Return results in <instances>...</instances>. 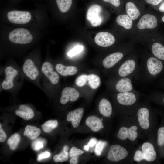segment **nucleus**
I'll list each match as a JSON object with an SVG mask.
<instances>
[{
  "label": "nucleus",
  "mask_w": 164,
  "mask_h": 164,
  "mask_svg": "<svg viewBox=\"0 0 164 164\" xmlns=\"http://www.w3.org/2000/svg\"><path fill=\"white\" fill-rule=\"evenodd\" d=\"M164 73V62L154 56L143 59L135 77L137 80L148 83L160 77Z\"/></svg>",
  "instance_id": "f257e3e1"
},
{
  "label": "nucleus",
  "mask_w": 164,
  "mask_h": 164,
  "mask_svg": "<svg viewBox=\"0 0 164 164\" xmlns=\"http://www.w3.org/2000/svg\"><path fill=\"white\" fill-rule=\"evenodd\" d=\"M139 65L137 60L133 57L123 60L118 67V77H135L138 72Z\"/></svg>",
  "instance_id": "f03ea898"
},
{
  "label": "nucleus",
  "mask_w": 164,
  "mask_h": 164,
  "mask_svg": "<svg viewBox=\"0 0 164 164\" xmlns=\"http://www.w3.org/2000/svg\"><path fill=\"white\" fill-rule=\"evenodd\" d=\"M9 40L15 44H24L32 40L33 36L29 31L23 28H18L12 31L8 36Z\"/></svg>",
  "instance_id": "7ed1b4c3"
},
{
  "label": "nucleus",
  "mask_w": 164,
  "mask_h": 164,
  "mask_svg": "<svg viewBox=\"0 0 164 164\" xmlns=\"http://www.w3.org/2000/svg\"><path fill=\"white\" fill-rule=\"evenodd\" d=\"M102 11V6L97 4H93L89 6L86 14V19L94 27L99 26L102 18L100 13Z\"/></svg>",
  "instance_id": "20e7f679"
},
{
  "label": "nucleus",
  "mask_w": 164,
  "mask_h": 164,
  "mask_svg": "<svg viewBox=\"0 0 164 164\" xmlns=\"http://www.w3.org/2000/svg\"><path fill=\"white\" fill-rule=\"evenodd\" d=\"M9 20L12 23L23 24L28 23L31 20V15L28 11L12 10L7 15Z\"/></svg>",
  "instance_id": "39448f33"
},
{
  "label": "nucleus",
  "mask_w": 164,
  "mask_h": 164,
  "mask_svg": "<svg viewBox=\"0 0 164 164\" xmlns=\"http://www.w3.org/2000/svg\"><path fill=\"white\" fill-rule=\"evenodd\" d=\"M138 92L135 90L134 91L125 92L118 93L116 95V99L120 105L130 107L136 103Z\"/></svg>",
  "instance_id": "423d86ee"
},
{
  "label": "nucleus",
  "mask_w": 164,
  "mask_h": 164,
  "mask_svg": "<svg viewBox=\"0 0 164 164\" xmlns=\"http://www.w3.org/2000/svg\"><path fill=\"white\" fill-rule=\"evenodd\" d=\"M128 155V152L125 148L117 144L111 146L107 158L110 161L116 162L125 158Z\"/></svg>",
  "instance_id": "0eeeda50"
},
{
  "label": "nucleus",
  "mask_w": 164,
  "mask_h": 164,
  "mask_svg": "<svg viewBox=\"0 0 164 164\" xmlns=\"http://www.w3.org/2000/svg\"><path fill=\"white\" fill-rule=\"evenodd\" d=\"M5 72V78L2 84V87L4 90H9L13 87L14 80L18 72L17 70L11 66L6 67Z\"/></svg>",
  "instance_id": "6e6552de"
},
{
  "label": "nucleus",
  "mask_w": 164,
  "mask_h": 164,
  "mask_svg": "<svg viewBox=\"0 0 164 164\" xmlns=\"http://www.w3.org/2000/svg\"><path fill=\"white\" fill-rule=\"evenodd\" d=\"M94 41L98 45L102 47H108L115 42V39L111 33L104 32H98L96 35Z\"/></svg>",
  "instance_id": "1a4fd4ad"
},
{
  "label": "nucleus",
  "mask_w": 164,
  "mask_h": 164,
  "mask_svg": "<svg viewBox=\"0 0 164 164\" xmlns=\"http://www.w3.org/2000/svg\"><path fill=\"white\" fill-rule=\"evenodd\" d=\"M41 71L44 75L53 84H57L59 80V76L53 70V67L51 63L46 61L41 66Z\"/></svg>",
  "instance_id": "9d476101"
},
{
  "label": "nucleus",
  "mask_w": 164,
  "mask_h": 164,
  "mask_svg": "<svg viewBox=\"0 0 164 164\" xmlns=\"http://www.w3.org/2000/svg\"><path fill=\"white\" fill-rule=\"evenodd\" d=\"M157 24V20L155 16L151 14H146L140 19L137 26L138 28L140 29H152L155 28Z\"/></svg>",
  "instance_id": "9b49d317"
},
{
  "label": "nucleus",
  "mask_w": 164,
  "mask_h": 164,
  "mask_svg": "<svg viewBox=\"0 0 164 164\" xmlns=\"http://www.w3.org/2000/svg\"><path fill=\"white\" fill-rule=\"evenodd\" d=\"M22 70L25 75L31 80H35L38 76V70L30 59H28L25 61L22 66Z\"/></svg>",
  "instance_id": "f8f14e48"
},
{
  "label": "nucleus",
  "mask_w": 164,
  "mask_h": 164,
  "mask_svg": "<svg viewBox=\"0 0 164 164\" xmlns=\"http://www.w3.org/2000/svg\"><path fill=\"white\" fill-rule=\"evenodd\" d=\"M132 77L120 78L116 82L114 88L118 93L128 92L135 90L132 83Z\"/></svg>",
  "instance_id": "ddd939ff"
},
{
  "label": "nucleus",
  "mask_w": 164,
  "mask_h": 164,
  "mask_svg": "<svg viewBox=\"0 0 164 164\" xmlns=\"http://www.w3.org/2000/svg\"><path fill=\"white\" fill-rule=\"evenodd\" d=\"M79 96V92L75 89L69 87H65L62 92L60 102L65 104L69 101H74L78 98Z\"/></svg>",
  "instance_id": "4468645a"
},
{
  "label": "nucleus",
  "mask_w": 164,
  "mask_h": 164,
  "mask_svg": "<svg viewBox=\"0 0 164 164\" xmlns=\"http://www.w3.org/2000/svg\"><path fill=\"white\" fill-rule=\"evenodd\" d=\"M124 54L121 52H117L110 54L103 61V65L106 69L113 67L124 57Z\"/></svg>",
  "instance_id": "2eb2a0df"
},
{
  "label": "nucleus",
  "mask_w": 164,
  "mask_h": 164,
  "mask_svg": "<svg viewBox=\"0 0 164 164\" xmlns=\"http://www.w3.org/2000/svg\"><path fill=\"white\" fill-rule=\"evenodd\" d=\"M149 109L145 107L140 108L138 111L137 115L139 124L144 129H147L149 127Z\"/></svg>",
  "instance_id": "dca6fc26"
},
{
  "label": "nucleus",
  "mask_w": 164,
  "mask_h": 164,
  "mask_svg": "<svg viewBox=\"0 0 164 164\" xmlns=\"http://www.w3.org/2000/svg\"><path fill=\"white\" fill-rule=\"evenodd\" d=\"M82 108H79L69 112L67 114L66 119L68 121H71L74 128L77 127L80 123L83 113Z\"/></svg>",
  "instance_id": "f3484780"
},
{
  "label": "nucleus",
  "mask_w": 164,
  "mask_h": 164,
  "mask_svg": "<svg viewBox=\"0 0 164 164\" xmlns=\"http://www.w3.org/2000/svg\"><path fill=\"white\" fill-rule=\"evenodd\" d=\"M142 150L145 160L152 162L156 159L157 154L153 146L151 143L148 142L144 143L142 146Z\"/></svg>",
  "instance_id": "a211bd4d"
},
{
  "label": "nucleus",
  "mask_w": 164,
  "mask_h": 164,
  "mask_svg": "<svg viewBox=\"0 0 164 164\" xmlns=\"http://www.w3.org/2000/svg\"><path fill=\"white\" fill-rule=\"evenodd\" d=\"M17 115L26 120L32 119L34 117V113L32 109L29 106L24 105H20L18 109L15 111Z\"/></svg>",
  "instance_id": "6ab92c4d"
},
{
  "label": "nucleus",
  "mask_w": 164,
  "mask_h": 164,
  "mask_svg": "<svg viewBox=\"0 0 164 164\" xmlns=\"http://www.w3.org/2000/svg\"><path fill=\"white\" fill-rule=\"evenodd\" d=\"M125 6L127 15L132 20H135L138 18L140 15V11L133 2L131 1L127 2Z\"/></svg>",
  "instance_id": "aec40b11"
},
{
  "label": "nucleus",
  "mask_w": 164,
  "mask_h": 164,
  "mask_svg": "<svg viewBox=\"0 0 164 164\" xmlns=\"http://www.w3.org/2000/svg\"><path fill=\"white\" fill-rule=\"evenodd\" d=\"M86 125L93 132H97L100 130L103 126L101 120L94 116L88 117L85 121Z\"/></svg>",
  "instance_id": "412c9836"
},
{
  "label": "nucleus",
  "mask_w": 164,
  "mask_h": 164,
  "mask_svg": "<svg viewBox=\"0 0 164 164\" xmlns=\"http://www.w3.org/2000/svg\"><path fill=\"white\" fill-rule=\"evenodd\" d=\"M57 72L61 75L66 76L73 75L77 72V68L74 66H65L61 64H58L55 66Z\"/></svg>",
  "instance_id": "4be33fe9"
},
{
  "label": "nucleus",
  "mask_w": 164,
  "mask_h": 164,
  "mask_svg": "<svg viewBox=\"0 0 164 164\" xmlns=\"http://www.w3.org/2000/svg\"><path fill=\"white\" fill-rule=\"evenodd\" d=\"M99 112L103 116L109 117L112 112V107L110 102L106 98H103L100 101L98 107Z\"/></svg>",
  "instance_id": "5701e85b"
},
{
  "label": "nucleus",
  "mask_w": 164,
  "mask_h": 164,
  "mask_svg": "<svg viewBox=\"0 0 164 164\" xmlns=\"http://www.w3.org/2000/svg\"><path fill=\"white\" fill-rule=\"evenodd\" d=\"M40 129L34 126L27 125L25 129L23 135L31 140H34L40 134Z\"/></svg>",
  "instance_id": "b1692460"
},
{
  "label": "nucleus",
  "mask_w": 164,
  "mask_h": 164,
  "mask_svg": "<svg viewBox=\"0 0 164 164\" xmlns=\"http://www.w3.org/2000/svg\"><path fill=\"white\" fill-rule=\"evenodd\" d=\"M116 21L118 24L127 29H130L132 26V20L126 14L118 16L116 18Z\"/></svg>",
  "instance_id": "393cba45"
},
{
  "label": "nucleus",
  "mask_w": 164,
  "mask_h": 164,
  "mask_svg": "<svg viewBox=\"0 0 164 164\" xmlns=\"http://www.w3.org/2000/svg\"><path fill=\"white\" fill-rule=\"evenodd\" d=\"M59 10L62 13L67 12L71 7L73 0H55Z\"/></svg>",
  "instance_id": "a878e982"
},
{
  "label": "nucleus",
  "mask_w": 164,
  "mask_h": 164,
  "mask_svg": "<svg viewBox=\"0 0 164 164\" xmlns=\"http://www.w3.org/2000/svg\"><path fill=\"white\" fill-rule=\"evenodd\" d=\"M20 136L18 133H15L11 136L7 141V144L10 149L12 151L15 150L20 141Z\"/></svg>",
  "instance_id": "bb28decb"
},
{
  "label": "nucleus",
  "mask_w": 164,
  "mask_h": 164,
  "mask_svg": "<svg viewBox=\"0 0 164 164\" xmlns=\"http://www.w3.org/2000/svg\"><path fill=\"white\" fill-rule=\"evenodd\" d=\"M58 122L57 120H50L42 124L41 127L44 132L46 133L51 132L58 126Z\"/></svg>",
  "instance_id": "cd10ccee"
},
{
  "label": "nucleus",
  "mask_w": 164,
  "mask_h": 164,
  "mask_svg": "<svg viewBox=\"0 0 164 164\" xmlns=\"http://www.w3.org/2000/svg\"><path fill=\"white\" fill-rule=\"evenodd\" d=\"M88 81L90 87L92 89L97 88L101 84V80L97 76L93 74L88 75Z\"/></svg>",
  "instance_id": "c85d7f7f"
},
{
  "label": "nucleus",
  "mask_w": 164,
  "mask_h": 164,
  "mask_svg": "<svg viewBox=\"0 0 164 164\" xmlns=\"http://www.w3.org/2000/svg\"><path fill=\"white\" fill-rule=\"evenodd\" d=\"M69 154L67 151L63 149V151L59 154L55 155L53 160L56 162H63L67 161L68 159Z\"/></svg>",
  "instance_id": "c756f323"
},
{
  "label": "nucleus",
  "mask_w": 164,
  "mask_h": 164,
  "mask_svg": "<svg viewBox=\"0 0 164 164\" xmlns=\"http://www.w3.org/2000/svg\"><path fill=\"white\" fill-rule=\"evenodd\" d=\"M138 129L136 126H132L128 128V139L132 141H135L138 136V133L136 130Z\"/></svg>",
  "instance_id": "7c9ffc66"
},
{
  "label": "nucleus",
  "mask_w": 164,
  "mask_h": 164,
  "mask_svg": "<svg viewBox=\"0 0 164 164\" xmlns=\"http://www.w3.org/2000/svg\"><path fill=\"white\" fill-rule=\"evenodd\" d=\"M107 143L102 141H98L96 143L94 149V152L97 156H100L104 148L106 146Z\"/></svg>",
  "instance_id": "2f4dec72"
},
{
  "label": "nucleus",
  "mask_w": 164,
  "mask_h": 164,
  "mask_svg": "<svg viewBox=\"0 0 164 164\" xmlns=\"http://www.w3.org/2000/svg\"><path fill=\"white\" fill-rule=\"evenodd\" d=\"M128 128L122 127L119 129L117 134L118 138L120 140H125L128 138Z\"/></svg>",
  "instance_id": "473e14b6"
},
{
  "label": "nucleus",
  "mask_w": 164,
  "mask_h": 164,
  "mask_svg": "<svg viewBox=\"0 0 164 164\" xmlns=\"http://www.w3.org/2000/svg\"><path fill=\"white\" fill-rule=\"evenodd\" d=\"M45 142L44 140L38 139L32 143V146L34 150L38 151L43 147Z\"/></svg>",
  "instance_id": "72a5a7b5"
},
{
  "label": "nucleus",
  "mask_w": 164,
  "mask_h": 164,
  "mask_svg": "<svg viewBox=\"0 0 164 164\" xmlns=\"http://www.w3.org/2000/svg\"><path fill=\"white\" fill-rule=\"evenodd\" d=\"M87 81H88V75H82L77 78L75 83L77 86L82 87L86 85Z\"/></svg>",
  "instance_id": "f704fd0d"
},
{
  "label": "nucleus",
  "mask_w": 164,
  "mask_h": 164,
  "mask_svg": "<svg viewBox=\"0 0 164 164\" xmlns=\"http://www.w3.org/2000/svg\"><path fill=\"white\" fill-rule=\"evenodd\" d=\"M157 143L159 146L164 145V127H160L158 129Z\"/></svg>",
  "instance_id": "c9c22d12"
},
{
  "label": "nucleus",
  "mask_w": 164,
  "mask_h": 164,
  "mask_svg": "<svg viewBox=\"0 0 164 164\" xmlns=\"http://www.w3.org/2000/svg\"><path fill=\"white\" fill-rule=\"evenodd\" d=\"M83 49V46L77 45L67 53V55L69 57L73 56L82 51Z\"/></svg>",
  "instance_id": "e433bc0d"
},
{
  "label": "nucleus",
  "mask_w": 164,
  "mask_h": 164,
  "mask_svg": "<svg viewBox=\"0 0 164 164\" xmlns=\"http://www.w3.org/2000/svg\"><path fill=\"white\" fill-rule=\"evenodd\" d=\"M84 153L83 150L75 147H73L71 149L69 152L70 156L71 157H77Z\"/></svg>",
  "instance_id": "4c0bfd02"
},
{
  "label": "nucleus",
  "mask_w": 164,
  "mask_h": 164,
  "mask_svg": "<svg viewBox=\"0 0 164 164\" xmlns=\"http://www.w3.org/2000/svg\"><path fill=\"white\" fill-rule=\"evenodd\" d=\"M134 161L139 162L144 159V156L142 151L139 150H137L134 156Z\"/></svg>",
  "instance_id": "58836bf2"
},
{
  "label": "nucleus",
  "mask_w": 164,
  "mask_h": 164,
  "mask_svg": "<svg viewBox=\"0 0 164 164\" xmlns=\"http://www.w3.org/2000/svg\"><path fill=\"white\" fill-rule=\"evenodd\" d=\"M50 153L48 151H45L39 154L38 156L37 160L39 162L44 159L48 158L50 157Z\"/></svg>",
  "instance_id": "ea45409f"
},
{
  "label": "nucleus",
  "mask_w": 164,
  "mask_h": 164,
  "mask_svg": "<svg viewBox=\"0 0 164 164\" xmlns=\"http://www.w3.org/2000/svg\"><path fill=\"white\" fill-rule=\"evenodd\" d=\"M102 1L104 2L110 4L116 8L119 7L121 4V0H102Z\"/></svg>",
  "instance_id": "a19ab883"
},
{
  "label": "nucleus",
  "mask_w": 164,
  "mask_h": 164,
  "mask_svg": "<svg viewBox=\"0 0 164 164\" xmlns=\"http://www.w3.org/2000/svg\"><path fill=\"white\" fill-rule=\"evenodd\" d=\"M7 138V135L3 130L1 124L0 123V142H2L6 140Z\"/></svg>",
  "instance_id": "79ce46f5"
},
{
  "label": "nucleus",
  "mask_w": 164,
  "mask_h": 164,
  "mask_svg": "<svg viewBox=\"0 0 164 164\" xmlns=\"http://www.w3.org/2000/svg\"><path fill=\"white\" fill-rule=\"evenodd\" d=\"M164 0H145L147 4L153 6H157L163 1Z\"/></svg>",
  "instance_id": "37998d69"
},
{
  "label": "nucleus",
  "mask_w": 164,
  "mask_h": 164,
  "mask_svg": "<svg viewBox=\"0 0 164 164\" xmlns=\"http://www.w3.org/2000/svg\"><path fill=\"white\" fill-rule=\"evenodd\" d=\"M157 85L160 88L164 89V74L162 75L157 81Z\"/></svg>",
  "instance_id": "c03bdc74"
},
{
  "label": "nucleus",
  "mask_w": 164,
  "mask_h": 164,
  "mask_svg": "<svg viewBox=\"0 0 164 164\" xmlns=\"http://www.w3.org/2000/svg\"><path fill=\"white\" fill-rule=\"evenodd\" d=\"M97 142V140L95 138L91 139L88 142L87 145L90 147H93L96 144Z\"/></svg>",
  "instance_id": "a18cd8bd"
},
{
  "label": "nucleus",
  "mask_w": 164,
  "mask_h": 164,
  "mask_svg": "<svg viewBox=\"0 0 164 164\" xmlns=\"http://www.w3.org/2000/svg\"><path fill=\"white\" fill-rule=\"evenodd\" d=\"M70 164H77L78 163L77 158L76 157H72L70 160Z\"/></svg>",
  "instance_id": "49530a36"
},
{
  "label": "nucleus",
  "mask_w": 164,
  "mask_h": 164,
  "mask_svg": "<svg viewBox=\"0 0 164 164\" xmlns=\"http://www.w3.org/2000/svg\"><path fill=\"white\" fill-rule=\"evenodd\" d=\"M159 10L162 12H164V3L163 2L160 4L159 7Z\"/></svg>",
  "instance_id": "de8ad7c7"
},
{
  "label": "nucleus",
  "mask_w": 164,
  "mask_h": 164,
  "mask_svg": "<svg viewBox=\"0 0 164 164\" xmlns=\"http://www.w3.org/2000/svg\"><path fill=\"white\" fill-rule=\"evenodd\" d=\"M89 146L87 144L84 146V149L85 151H88L89 150Z\"/></svg>",
  "instance_id": "09e8293b"
},
{
  "label": "nucleus",
  "mask_w": 164,
  "mask_h": 164,
  "mask_svg": "<svg viewBox=\"0 0 164 164\" xmlns=\"http://www.w3.org/2000/svg\"><path fill=\"white\" fill-rule=\"evenodd\" d=\"M159 94L162 96L161 97H162V103L164 104V94H160V93Z\"/></svg>",
  "instance_id": "8fccbe9b"
},
{
  "label": "nucleus",
  "mask_w": 164,
  "mask_h": 164,
  "mask_svg": "<svg viewBox=\"0 0 164 164\" xmlns=\"http://www.w3.org/2000/svg\"><path fill=\"white\" fill-rule=\"evenodd\" d=\"M162 20L164 22V16L162 17Z\"/></svg>",
  "instance_id": "3c124183"
},
{
  "label": "nucleus",
  "mask_w": 164,
  "mask_h": 164,
  "mask_svg": "<svg viewBox=\"0 0 164 164\" xmlns=\"http://www.w3.org/2000/svg\"><path fill=\"white\" fill-rule=\"evenodd\" d=\"M163 2L164 3V1H163Z\"/></svg>",
  "instance_id": "603ef678"
}]
</instances>
